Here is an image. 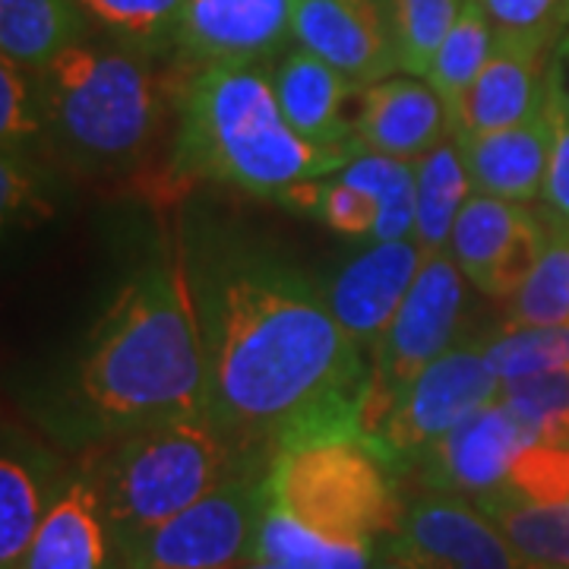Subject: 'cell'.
I'll return each mask as SVG.
<instances>
[{
  "mask_svg": "<svg viewBox=\"0 0 569 569\" xmlns=\"http://www.w3.org/2000/svg\"><path fill=\"white\" fill-rule=\"evenodd\" d=\"M108 538L99 493L77 478L51 503L20 569H104Z\"/></svg>",
  "mask_w": 569,
  "mask_h": 569,
  "instance_id": "cell-19",
  "label": "cell"
},
{
  "mask_svg": "<svg viewBox=\"0 0 569 569\" xmlns=\"http://www.w3.org/2000/svg\"><path fill=\"white\" fill-rule=\"evenodd\" d=\"M466 0H389L399 70L425 80Z\"/></svg>",
  "mask_w": 569,
  "mask_h": 569,
  "instance_id": "cell-30",
  "label": "cell"
},
{
  "mask_svg": "<svg viewBox=\"0 0 569 569\" xmlns=\"http://www.w3.org/2000/svg\"><path fill=\"white\" fill-rule=\"evenodd\" d=\"M531 437L503 399H493L447 437H440L421 459L425 481L437 493L485 497L503 488L516 456L529 447Z\"/></svg>",
  "mask_w": 569,
  "mask_h": 569,
  "instance_id": "cell-13",
  "label": "cell"
},
{
  "mask_svg": "<svg viewBox=\"0 0 569 569\" xmlns=\"http://www.w3.org/2000/svg\"><path fill=\"white\" fill-rule=\"evenodd\" d=\"M522 560V569H569V500L526 503L503 490L475 500Z\"/></svg>",
  "mask_w": 569,
  "mask_h": 569,
  "instance_id": "cell-22",
  "label": "cell"
},
{
  "mask_svg": "<svg viewBox=\"0 0 569 569\" xmlns=\"http://www.w3.org/2000/svg\"><path fill=\"white\" fill-rule=\"evenodd\" d=\"M174 111L171 178L178 183L216 181L279 203L291 187L339 174L361 152L301 137L263 67L190 70L174 92Z\"/></svg>",
  "mask_w": 569,
  "mask_h": 569,
  "instance_id": "cell-3",
  "label": "cell"
},
{
  "mask_svg": "<svg viewBox=\"0 0 569 569\" xmlns=\"http://www.w3.org/2000/svg\"><path fill=\"white\" fill-rule=\"evenodd\" d=\"M553 41L497 32L481 77L468 89L452 137H481L535 118L550 96Z\"/></svg>",
  "mask_w": 569,
  "mask_h": 569,
  "instance_id": "cell-14",
  "label": "cell"
},
{
  "mask_svg": "<svg viewBox=\"0 0 569 569\" xmlns=\"http://www.w3.org/2000/svg\"><path fill=\"white\" fill-rule=\"evenodd\" d=\"M389 548L418 569H522V560L488 516L452 493L418 500L402 516Z\"/></svg>",
  "mask_w": 569,
  "mask_h": 569,
  "instance_id": "cell-12",
  "label": "cell"
},
{
  "mask_svg": "<svg viewBox=\"0 0 569 569\" xmlns=\"http://www.w3.org/2000/svg\"><path fill=\"white\" fill-rule=\"evenodd\" d=\"M526 209L529 206L507 203V200L475 190L452 224L449 257L481 295H488L490 276L500 263V257L507 253L509 241L516 238Z\"/></svg>",
  "mask_w": 569,
  "mask_h": 569,
  "instance_id": "cell-23",
  "label": "cell"
},
{
  "mask_svg": "<svg viewBox=\"0 0 569 569\" xmlns=\"http://www.w3.org/2000/svg\"><path fill=\"white\" fill-rule=\"evenodd\" d=\"M86 20L77 0H0V58L41 73L86 39Z\"/></svg>",
  "mask_w": 569,
  "mask_h": 569,
  "instance_id": "cell-20",
  "label": "cell"
},
{
  "mask_svg": "<svg viewBox=\"0 0 569 569\" xmlns=\"http://www.w3.org/2000/svg\"><path fill=\"white\" fill-rule=\"evenodd\" d=\"M241 471L219 427L209 418H181L111 437L89 481L104 529L123 550Z\"/></svg>",
  "mask_w": 569,
  "mask_h": 569,
  "instance_id": "cell-4",
  "label": "cell"
},
{
  "mask_svg": "<svg viewBox=\"0 0 569 569\" xmlns=\"http://www.w3.org/2000/svg\"><path fill=\"white\" fill-rule=\"evenodd\" d=\"M44 516L48 512H44L36 475L20 456L3 452L0 459V569L22 567Z\"/></svg>",
  "mask_w": 569,
  "mask_h": 569,
  "instance_id": "cell-28",
  "label": "cell"
},
{
  "mask_svg": "<svg viewBox=\"0 0 569 569\" xmlns=\"http://www.w3.org/2000/svg\"><path fill=\"white\" fill-rule=\"evenodd\" d=\"M266 503L342 545L396 535L402 507L392 466L361 430H329L282 447L263 471Z\"/></svg>",
  "mask_w": 569,
  "mask_h": 569,
  "instance_id": "cell-6",
  "label": "cell"
},
{
  "mask_svg": "<svg viewBox=\"0 0 569 569\" xmlns=\"http://www.w3.org/2000/svg\"><path fill=\"white\" fill-rule=\"evenodd\" d=\"M425 257L427 253L415 238L377 241L361 257L342 266L323 288L332 317L367 355L406 301L408 288L425 266Z\"/></svg>",
  "mask_w": 569,
  "mask_h": 569,
  "instance_id": "cell-15",
  "label": "cell"
},
{
  "mask_svg": "<svg viewBox=\"0 0 569 569\" xmlns=\"http://www.w3.org/2000/svg\"><path fill=\"white\" fill-rule=\"evenodd\" d=\"M86 415L108 437L209 418V367L193 272L174 241L118 288L77 370Z\"/></svg>",
  "mask_w": 569,
  "mask_h": 569,
  "instance_id": "cell-2",
  "label": "cell"
},
{
  "mask_svg": "<svg viewBox=\"0 0 569 569\" xmlns=\"http://www.w3.org/2000/svg\"><path fill=\"white\" fill-rule=\"evenodd\" d=\"M485 355L500 383L569 367V326H507Z\"/></svg>",
  "mask_w": 569,
  "mask_h": 569,
  "instance_id": "cell-33",
  "label": "cell"
},
{
  "mask_svg": "<svg viewBox=\"0 0 569 569\" xmlns=\"http://www.w3.org/2000/svg\"><path fill=\"white\" fill-rule=\"evenodd\" d=\"M276 99L288 123L317 146H355V121L346 114L348 96L361 86L346 80L336 67L307 48H288L272 70ZM365 152V149H361Z\"/></svg>",
  "mask_w": 569,
  "mask_h": 569,
  "instance_id": "cell-18",
  "label": "cell"
},
{
  "mask_svg": "<svg viewBox=\"0 0 569 569\" xmlns=\"http://www.w3.org/2000/svg\"><path fill=\"white\" fill-rule=\"evenodd\" d=\"M370 569H418L408 557H402L399 550L387 548V553H380L373 563H370Z\"/></svg>",
  "mask_w": 569,
  "mask_h": 569,
  "instance_id": "cell-40",
  "label": "cell"
},
{
  "mask_svg": "<svg viewBox=\"0 0 569 569\" xmlns=\"http://www.w3.org/2000/svg\"><path fill=\"white\" fill-rule=\"evenodd\" d=\"M279 203L320 219L346 238H370L373 241L377 224H380V203L358 183L346 181L342 174H329L320 181L291 187Z\"/></svg>",
  "mask_w": 569,
  "mask_h": 569,
  "instance_id": "cell-29",
  "label": "cell"
},
{
  "mask_svg": "<svg viewBox=\"0 0 569 569\" xmlns=\"http://www.w3.org/2000/svg\"><path fill=\"white\" fill-rule=\"evenodd\" d=\"M471 193L475 183L456 137L415 162V241L427 257L447 253L452 224Z\"/></svg>",
  "mask_w": 569,
  "mask_h": 569,
  "instance_id": "cell-21",
  "label": "cell"
},
{
  "mask_svg": "<svg viewBox=\"0 0 569 569\" xmlns=\"http://www.w3.org/2000/svg\"><path fill=\"white\" fill-rule=\"evenodd\" d=\"M29 70L20 63L0 58V140L3 152L10 146H20L26 137L39 133V99L32 96V82L26 77Z\"/></svg>",
  "mask_w": 569,
  "mask_h": 569,
  "instance_id": "cell-36",
  "label": "cell"
},
{
  "mask_svg": "<svg viewBox=\"0 0 569 569\" xmlns=\"http://www.w3.org/2000/svg\"><path fill=\"white\" fill-rule=\"evenodd\" d=\"M507 326H569V222L548 212V244L507 301Z\"/></svg>",
  "mask_w": 569,
  "mask_h": 569,
  "instance_id": "cell-26",
  "label": "cell"
},
{
  "mask_svg": "<svg viewBox=\"0 0 569 569\" xmlns=\"http://www.w3.org/2000/svg\"><path fill=\"white\" fill-rule=\"evenodd\" d=\"M550 82L557 89V96L569 108V26L560 32V39L553 41V54H550Z\"/></svg>",
  "mask_w": 569,
  "mask_h": 569,
  "instance_id": "cell-39",
  "label": "cell"
},
{
  "mask_svg": "<svg viewBox=\"0 0 569 569\" xmlns=\"http://www.w3.org/2000/svg\"><path fill=\"white\" fill-rule=\"evenodd\" d=\"M452 133L443 99L421 77H387L361 86L355 142L365 152L418 162Z\"/></svg>",
  "mask_w": 569,
  "mask_h": 569,
  "instance_id": "cell-16",
  "label": "cell"
},
{
  "mask_svg": "<svg viewBox=\"0 0 569 569\" xmlns=\"http://www.w3.org/2000/svg\"><path fill=\"white\" fill-rule=\"evenodd\" d=\"M339 174L358 183L380 203V224L373 244L415 238V162L380 152H358Z\"/></svg>",
  "mask_w": 569,
  "mask_h": 569,
  "instance_id": "cell-27",
  "label": "cell"
},
{
  "mask_svg": "<svg viewBox=\"0 0 569 569\" xmlns=\"http://www.w3.org/2000/svg\"><path fill=\"white\" fill-rule=\"evenodd\" d=\"M497 32L557 41L569 26V0H478Z\"/></svg>",
  "mask_w": 569,
  "mask_h": 569,
  "instance_id": "cell-35",
  "label": "cell"
},
{
  "mask_svg": "<svg viewBox=\"0 0 569 569\" xmlns=\"http://www.w3.org/2000/svg\"><path fill=\"white\" fill-rule=\"evenodd\" d=\"M41 80L54 137L86 168H130L156 140L162 86L140 51L82 39L41 70Z\"/></svg>",
  "mask_w": 569,
  "mask_h": 569,
  "instance_id": "cell-5",
  "label": "cell"
},
{
  "mask_svg": "<svg viewBox=\"0 0 569 569\" xmlns=\"http://www.w3.org/2000/svg\"><path fill=\"white\" fill-rule=\"evenodd\" d=\"M241 569H282V567H276V563H266V560H250V563H244Z\"/></svg>",
  "mask_w": 569,
  "mask_h": 569,
  "instance_id": "cell-41",
  "label": "cell"
},
{
  "mask_svg": "<svg viewBox=\"0 0 569 569\" xmlns=\"http://www.w3.org/2000/svg\"><path fill=\"white\" fill-rule=\"evenodd\" d=\"M500 399L526 427L531 443H569V367L509 380Z\"/></svg>",
  "mask_w": 569,
  "mask_h": 569,
  "instance_id": "cell-31",
  "label": "cell"
},
{
  "mask_svg": "<svg viewBox=\"0 0 569 569\" xmlns=\"http://www.w3.org/2000/svg\"><path fill=\"white\" fill-rule=\"evenodd\" d=\"M493 41H497V26L490 22L485 7L478 0H466L459 20L449 29V36L440 44V51H437V58H433L425 77L447 104L452 130L459 123L468 89L475 86V80L481 77V70L488 63Z\"/></svg>",
  "mask_w": 569,
  "mask_h": 569,
  "instance_id": "cell-24",
  "label": "cell"
},
{
  "mask_svg": "<svg viewBox=\"0 0 569 569\" xmlns=\"http://www.w3.org/2000/svg\"><path fill=\"white\" fill-rule=\"evenodd\" d=\"M89 20L133 51H162L174 39L183 0H77Z\"/></svg>",
  "mask_w": 569,
  "mask_h": 569,
  "instance_id": "cell-32",
  "label": "cell"
},
{
  "mask_svg": "<svg viewBox=\"0 0 569 569\" xmlns=\"http://www.w3.org/2000/svg\"><path fill=\"white\" fill-rule=\"evenodd\" d=\"M466 276L447 253H430L387 332L367 355V383L358 402V421L373 443L389 411L427 367L452 348L466 307Z\"/></svg>",
  "mask_w": 569,
  "mask_h": 569,
  "instance_id": "cell-7",
  "label": "cell"
},
{
  "mask_svg": "<svg viewBox=\"0 0 569 569\" xmlns=\"http://www.w3.org/2000/svg\"><path fill=\"white\" fill-rule=\"evenodd\" d=\"M500 392L503 383L488 365L485 346H452L402 392L373 447L389 466L421 462L440 437Z\"/></svg>",
  "mask_w": 569,
  "mask_h": 569,
  "instance_id": "cell-9",
  "label": "cell"
},
{
  "mask_svg": "<svg viewBox=\"0 0 569 569\" xmlns=\"http://www.w3.org/2000/svg\"><path fill=\"white\" fill-rule=\"evenodd\" d=\"M550 82V80H548ZM478 193L529 206L541 197L553 146V102L529 121L481 137H456Z\"/></svg>",
  "mask_w": 569,
  "mask_h": 569,
  "instance_id": "cell-17",
  "label": "cell"
},
{
  "mask_svg": "<svg viewBox=\"0 0 569 569\" xmlns=\"http://www.w3.org/2000/svg\"><path fill=\"white\" fill-rule=\"evenodd\" d=\"M550 102H553V146H550L548 178H545L541 200L548 203L550 216L569 222V108L557 96L553 82H550Z\"/></svg>",
  "mask_w": 569,
  "mask_h": 569,
  "instance_id": "cell-37",
  "label": "cell"
},
{
  "mask_svg": "<svg viewBox=\"0 0 569 569\" xmlns=\"http://www.w3.org/2000/svg\"><path fill=\"white\" fill-rule=\"evenodd\" d=\"M295 44L355 86L387 80L399 70L389 0H298Z\"/></svg>",
  "mask_w": 569,
  "mask_h": 569,
  "instance_id": "cell-11",
  "label": "cell"
},
{
  "mask_svg": "<svg viewBox=\"0 0 569 569\" xmlns=\"http://www.w3.org/2000/svg\"><path fill=\"white\" fill-rule=\"evenodd\" d=\"M0 206H3L7 222L20 219L22 209H32V212L41 209L32 174L22 168V162L10 159V152H3V164H0ZM41 212H48V209H41Z\"/></svg>",
  "mask_w": 569,
  "mask_h": 569,
  "instance_id": "cell-38",
  "label": "cell"
},
{
  "mask_svg": "<svg viewBox=\"0 0 569 569\" xmlns=\"http://www.w3.org/2000/svg\"><path fill=\"white\" fill-rule=\"evenodd\" d=\"M253 560H266L282 569H370L377 557L373 545L329 541L323 535L305 529L282 509L266 503L257 526Z\"/></svg>",
  "mask_w": 569,
  "mask_h": 569,
  "instance_id": "cell-25",
  "label": "cell"
},
{
  "mask_svg": "<svg viewBox=\"0 0 569 569\" xmlns=\"http://www.w3.org/2000/svg\"><path fill=\"white\" fill-rule=\"evenodd\" d=\"M298 0H183L171 48L190 70L260 67L288 51Z\"/></svg>",
  "mask_w": 569,
  "mask_h": 569,
  "instance_id": "cell-10",
  "label": "cell"
},
{
  "mask_svg": "<svg viewBox=\"0 0 569 569\" xmlns=\"http://www.w3.org/2000/svg\"><path fill=\"white\" fill-rule=\"evenodd\" d=\"M500 490L526 503L569 500V443H529L516 456Z\"/></svg>",
  "mask_w": 569,
  "mask_h": 569,
  "instance_id": "cell-34",
  "label": "cell"
},
{
  "mask_svg": "<svg viewBox=\"0 0 569 569\" xmlns=\"http://www.w3.org/2000/svg\"><path fill=\"white\" fill-rule=\"evenodd\" d=\"M190 272L209 367V421L244 471L269 468L279 449L313 433L361 430L358 402L370 361L305 272L253 247L209 253Z\"/></svg>",
  "mask_w": 569,
  "mask_h": 569,
  "instance_id": "cell-1",
  "label": "cell"
},
{
  "mask_svg": "<svg viewBox=\"0 0 569 569\" xmlns=\"http://www.w3.org/2000/svg\"><path fill=\"white\" fill-rule=\"evenodd\" d=\"M266 509L263 475L241 471L121 550L127 569H241Z\"/></svg>",
  "mask_w": 569,
  "mask_h": 569,
  "instance_id": "cell-8",
  "label": "cell"
}]
</instances>
